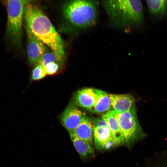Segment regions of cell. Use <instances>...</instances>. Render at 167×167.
<instances>
[{"instance_id": "cell-14", "label": "cell", "mask_w": 167, "mask_h": 167, "mask_svg": "<svg viewBox=\"0 0 167 167\" xmlns=\"http://www.w3.org/2000/svg\"><path fill=\"white\" fill-rule=\"evenodd\" d=\"M71 139L81 158L85 159L94 154L92 146L80 139L73 133L69 134Z\"/></svg>"}, {"instance_id": "cell-6", "label": "cell", "mask_w": 167, "mask_h": 167, "mask_svg": "<svg viewBox=\"0 0 167 167\" xmlns=\"http://www.w3.org/2000/svg\"><path fill=\"white\" fill-rule=\"evenodd\" d=\"M85 115L73 103L66 107L60 117V121L69 134L72 132L80 123Z\"/></svg>"}, {"instance_id": "cell-4", "label": "cell", "mask_w": 167, "mask_h": 167, "mask_svg": "<svg viewBox=\"0 0 167 167\" xmlns=\"http://www.w3.org/2000/svg\"><path fill=\"white\" fill-rule=\"evenodd\" d=\"M29 0H10L7 2V19L6 35L13 45L21 46L23 38V19L24 8Z\"/></svg>"}, {"instance_id": "cell-5", "label": "cell", "mask_w": 167, "mask_h": 167, "mask_svg": "<svg viewBox=\"0 0 167 167\" xmlns=\"http://www.w3.org/2000/svg\"><path fill=\"white\" fill-rule=\"evenodd\" d=\"M111 111L117 118L120 130L124 137L125 143L129 146L140 136L142 129L139 123L135 107L128 111L118 113Z\"/></svg>"}, {"instance_id": "cell-2", "label": "cell", "mask_w": 167, "mask_h": 167, "mask_svg": "<svg viewBox=\"0 0 167 167\" xmlns=\"http://www.w3.org/2000/svg\"><path fill=\"white\" fill-rule=\"evenodd\" d=\"M102 5L111 24L125 29L137 26L143 22L140 0H105Z\"/></svg>"}, {"instance_id": "cell-3", "label": "cell", "mask_w": 167, "mask_h": 167, "mask_svg": "<svg viewBox=\"0 0 167 167\" xmlns=\"http://www.w3.org/2000/svg\"><path fill=\"white\" fill-rule=\"evenodd\" d=\"M66 20L78 28L86 29L95 25L97 18V10L92 1L75 0L65 3L63 7Z\"/></svg>"}, {"instance_id": "cell-1", "label": "cell", "mask_w": 167, "mask_h": 167, "mask_svg": "<svg viewBox=\"0 0 167 167\" xmlns=\"http://www.w3.org/2000/svg\"><path fill=\"white\" fill-rule=\"evenodd\" d=\"M31 2L24 8V16L26 29L48 46L55 54L58 63L62 64L66 54L61 36L42 10Z\"/></svg>"}, {"instance_id": "cell-7", "label": "cell", "mask_w": 167, "mask_h": 167, "mask_svg": "<svg viewBox=\"0 0 167 167\" xmlns=\"http://www.w3.org/2000/svg\"><path fill=\"white\" fill-rule=\"evenodd\" d=\"M93 141L96 148L100 151L108 150L116 146L107 125L94 127Z\"/></svg>"}, {"instance_id": "cell-18", "label": "cell", "mask_w": 167, "mask_h": 167, "mask_svg": "<svg viewBox=\"0 0 167 167\" xmlns=\"http://www.w3.org/2000/svg\"><path fill=\"white\" fill-rule=\"evenodd\" d=\"M47 75H53L58 71L59 64L56 62H50L44 66Z\"/></svg>"}, {"instance_id": "cell-11", "label": "cell", "mask_w": 167, "mask_h": 167, "mask_svg": "<svg viewBox=\"0 0 167 167\" xmlns=\"http://www.w3.org/2000/svg\"><path fill=\"white\" fill-rule=\"evenodd\" d=\"M113 110L118 113L129 111L133 106L134 99L130 94H109Z\"/></svg>"}, {"instance_id": "cell-12", "label": "cell", "mask_w": 167, "mask_h": 167, "mask_svg": "<svg viewBox=\"0 0 167 167\" xmlns=\"http://www.w3.org/2000/svg\"><path fill=\"white\" fill-rule=\"evenodd\" d=\"M102 118L106 122L114 139L116 146L125 143V139L116 118L111 110L103 114Z\"/></svg>"}, {"instance_id": "cell-17", "label": "cell", "mask_w": 167, "mask_h": 167, "mask_svg": "<svg viewBox=\"0 0 167 167\" xmlns=\"http://www.w3.org/2000/svg\"><path fill=\"white\" fill-rule=\"evenodd\" d=\"M50 62H56L58 63L56 57L52 51L46 52L40 58L37 65H41L44 66Z\"/></svg>"}, {"instance_id": "cell-10", "label": "cell", "mask_w": 167, "mask_h": 167, "mask_svg": "<svg viewBox=\"0 0 167 167\" xmlns=\"http://www.w3.org/2000/svg\"><path fill=\"white\" fill-rule=\"evenodd\" d=\"M96 89L86 88L78 91L75 97V104L77 106L91 109L96 99Z\"/></svg>"}, {"instance_id": "cell-15", "label": "cell", "mask_w": 167, "mask_h": 167, "mask_svg": "<svg viewBox=\"0 0 167 167\" xmlns=\"http://www.w3.org/2000/svg\"><path fill=\"white\" fill-rule=\"evenodd\" d=\"M149 12L157 18H162L167 15V1L165 0H146Z\"/></svg>"}, {"instance_id": "cell-8", "label": "cell", "mask_w": 167, "mask_h": 167, "mask_svg": "<svg viewBox=\"0 0 167 167\" xmlns=\"http://www.w3.org/2000/svg\"><path fill=\"white\" fill-rule=\"evenodd\" d=\"M28 43L27 54L29 62L37 65L40 58L47 50L45 45L26 29Z\"/></svg>"}, {"instance_id": "cell-13", "label": "cell", "mask_w": 167, "mask_h": 167, "mask_svg": "<svg viewBox=\"0 0 167 167\" xmlns=\"http://www.w3.org/2000/svg\"><path fill=\"white\" fill-rule=\"evenodd\" d=\"M96 99L93 108L90 110L94 113H101L110 110L112 107L109 95L102 90L96 89Z\"/></svg>"}, {"instance_id": "cell-16", "label": "cell", "mask_w": 167, "mask_h": 167, "mask_svg": "<svg viewBox=\"0 0 167 167\" xmlns=\"http://www.w3.org/2000/svg\"><path fill=\"white\" fill-rule=\"evenodd\" d=\"M47 75L44 66L38 65L32 71L31 79L33 80H39L43 78Z\"/></svg>"}, {"instance_id": "cell-9", "label": "cell", "mask_w": 167, "mask_h": 167, "mask_svg": "<svg viewBox=\"0 0 167 167\" xmlns=\"http://www.w3.org/2000/svg\"><path fill=\"white\" fill-rule=\"evenodd\" d=\"M94 129L92 119L85 115L79 125L71 133L92 146L94 142Z\"/></svg>"}]
</instances>
